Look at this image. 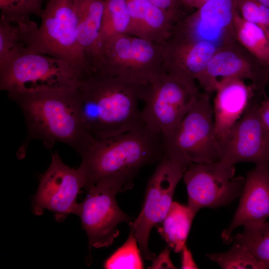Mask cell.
I'll return each mask as SVG.
<instances>
[{"label":"cell","mask_w":269,"mask_h":269,"mask_svg":"<svg viewBox=\"0 0 269 269\" xmlns=\"http://www.w3.org/2000/svg\"><path fill=\"white\" fill-rule=\"evenodd\" d=\"M188 167L164 154L147 182L140 212L128 223L130 232L134 235L141 255L146 260L152 261L156 256L148 248L151 231L166 216L176 186Z\"/></svg>","instance_id":"obj_8"},{"label":"cell","mask_w":269,"mask_h":269,"mask_svg":"<svg viewBox=\"0 0 269 269\" xmlns=\"http://www.w3.org/2000/svg\"><path fill=\"white\" fill-rule=\"evenodd\" d=\"M234 165L221 161L192 163L183 178L188 194V206L195 213L203 208L227 205L243 191L246 178L235 177Z\"/></svg>","instance_id":"obj_10"},{"label":"cell","mask_w":269,"mask_h":269,"mask_svg":"<svg viewBox=\"0 0 269 269\" xmlns=\"http://www.w3.org/2000/svg\"><path fill=\"white\" fill-rule=\"evenodd\" d=\"M181 253V269H198V267L193 258L191 252L187 248L186 245L184 247Z\"/></svg>","instance_id":"obj_32"},{"label":"cell","mask_w":269,"mask_h":269,"mask_svg":"<svg viewBox=\"0 0 269 269\" xmlns=\"http://www.w3.org/2000/svg\"><path fill=\"white\" fill-rule=\"evenodd\" d=\"M84 185V178L79 170L66 165L55 151L48 168L40 178L32 202L33 213L40 216L47 209L54 213L57 222H61L69 214H75L79 204L77 198Z\"/></svg>","instance_id":"obj_12"},{"label":"cell","mask_w":269,"mask_h":269,"mask_svg":"<svg viewBox=\"0 0 269 269\" xmlns=\"http://www.w3.org/2000/svg\"><path fill=\"white\" fill-rule=\"evenodd\" d=\"M261 3L269 8V0H257Z\"/></svg>","instance_id":"obj_36"},{"label":"cell","mask_w":269,"mask_h":269,"mask_svg":"<svg viewBox=\"0 0 269 269\" xmlns=\"http://www.w3.org/2000/svg\"><path fill=\"white\" fill-rule=\"evenodd\" d=\"M207 257L223 269H265L247 247L235 242L228 251L208 254Z\"/></svg>","instance_id":"obj_26"},{"label":"cell","mask_w":269,"mask_h":269,"mask_svg":"<svg viewBox=\"0 0 269 269\" xmlns=\"http://www.w3.org/2000/svg\"><path fill=\"white\" fill-rule=\"evenodd\" d=\"M219 78L250 80L262 93L269 70L236 40L217 48L197 81L204 92L210 94L215 91Z\"/></svg>","instance_id":"obj_15"},{"label":"cell","mask_w":269,"mask_h":269,"mask_svg":"<svg viewBox=\"0 0 269 269\" xmlns=\"http://www.w3.org/2000/svg\"><path fill=\"white\" fill-rule=\"evenodd\" d=\"M268 158H269V131L268 132Z\"/></svg>","instance_id":"obj_37"},{"label":"cell","mask_w":269,"mask_h":269,"mask_svg":"<svg viewBox=\"0 0 269 269\" xmlns=\"http://www.w3.org/2000/svg\"><path fill=\"white\" fill-rule=\"evenodd\" d=\"M38 26L29 19L0 18V66L26 53H39Z\"/></svg>","instance_id":"obj_20"},{"label":"cell","mask_w":269,"mask_h":269,"mask_svg":"<svg viewBox=\"0 0 269 269\" xmlns=\"http://www.w3.org/2000/svg\"><path fill=\"white\" fill-rule=\"evenodd\" d=\"M164 72L196 81L205 70L217 47L205 41H197L172 34L161 43Z\"/></svg>","instance_id":"obj_18"},{"label":"cell","mask_w":269,"mask_h":269,"mask_svg":"<svg viewBox=\"0 0 269 269\" xmlns=\"http://www.w3.org/2000/svg\"><path fill=\"white\" fill-rule=\"evenodd\" d=\"M81 79L67 61L39 53L20 54L0 66V89L8 94L71 91Z\"/></svg>","instance_id":"obj_5"},{"label":"cell","mask_w":269,"mask_h":269,"mask_svg":"<svg viewBox=\"0 0 269 269\" xmlns=\"http://www.w3.org/2000/svg\"><path fill=\"white\" fill-rule=\"evenodd\" d=\"M259 110L262 121L269 131V98H266L260 103Z\"/></svg>","instance_id":"obj_33"},{"label":"cell","mask_w":269,"mask_h":269,"mask_svg":"<svg viewBox=\"0 0 269 269\" xmlns=\"http://www.w3.org/2000/svg\"><path fill=\"white\" fill-rule=\"evenodd\" d=\"M259 104L255 96L221 148L219 161L234 165L242 162L269 164V131L260 116Z\"/></svg>","instance_id":"obj_14"},{"label":"cell","mask_w":269,"mask_h":269,"mask_svg":"<svg viewBox=\"0 0 269 269\" xmlns=\"http://www.w3.org/2000/svg\"><path fill=\"white\" fill-rule=\"evenodd\" d=\"M87 191L88 194L78 204L75 215L80 218L90 248L109 247L119 235V225L134 219L118 205L116 196L122 192L117 186L100 182Z\"/></svg>","instance_id":"obj_11"},{"label":"cell","mask_w":269,"mask_h":269,"mask_svg":"<svg viewBox=\"0 0 269 269\" xmlns=\"http://www.w3.org/2000/svg\"><path fill=\"white\" fill-rule=\"evenodd\" d=\"M103 267L107 269L144 268L140 249L132 233L124 244L106 260Z\"/></svg>","instance_id":"obj_27"},{"label":"cell","mask_w":269,"mask_h":269,"mask_svg":"<svg viewBox=\"0 0 269 269\" xmlns=\"http://www.w3.org/2000/svg\"><path fill=\"white\" fill-rule=\"evenodd\" d=\"M38 29L41 53L69 63L81 79L92 73L78 40L73 0H48Z\"/></svg>","instance_id":"obj_9"},{"label":"cell","mask_w":269,"mask_h":269,"mask_svg":"<svg viewBox=\"0 0 269 269\" xmlns=\"http://www.w3.org/2000/svg\"><path fill=\"white\" fill-rule=\"evenodd\" d=\"M196 214L188 205L173 201L166 216L158 225V232L174 252H181L186 245Z\"/></svg>","instance_id":"obj_22"},{"label":"cell","mask_w":269,"mask_h":269,"mask_svg":"<svg viewBox=\"0 0 269 269\" xmlns=\"http://www.w3.org/2000/svg\"><path fill=\"white\" fill-rule=\"evenodd\" d=\"M169 14L176 22L182 20L188 14L178 0H146Z\"/></svg>","instance_id":"obj_30"},{"label":"cell","mask_w":269,"mask_h":269,"mask_svg":"<svg viewBox=\"0 0 269 269\" xmlns=\"http://www.w3.org/2000/svg\"><path fill=\"white\" fill-rule=\"evenodd\" d=\"M200 94L195 81L164 72L144 87L141 118L144 128L162 138L168 136Z\"/></svg>","instance_id":"obj_6"},{"label":"cell","mask_w":269,"mask_h":269,"mask_svg":"<svg viewBox=\"0 0 269 269\" xmlns=\"http://www.w3.org/2000/svg\"><path fill=\"white\" fill-rule=\"evenodd\" d=\"M79 44L91 72L99 51L104 0H73Z\"/></svg>","instance_id":"obj_21"},{"label":"cell","mask_w":269,"mask_h":269,"mask_svg":"<svg viewBox=\"0 0 269 269\" xmlns=\"http://www.w3.org/2000/svg\"><path fill=\"white\" fill-rule=\"evenodd\" d=\"M234 28L236 40L269 70V34L260 26L235 15Z\"/></svg>","instance_id":"obj_23"},{"label":"cell","mask_w":269,"mask_h":269,"mask_svg":"<svg viewBox=\"0 0 269 269\" xmlns=\"http://www.w3.org/2000/svg\"><path fill=\"white\" fill-rule=\"evenodd\" d=\"M164 155L162 136L144 128L103 139H94L81 156L78 169L87 190L100 182L119 187L122 192L133 186L141 169L158 163Z\"/></svg>","instance_id":"obj_2"},{"label":"cell","mask_w":269,"mask_h":269,"mask_svg":"<svg viewBox=\"0 0 269 269\" xmlns=\"http://www.w3.org/2000/svg\"><path fill=\"white\" fill-rule=\"evenodd\" d=\"M257 91L255 85L253 84L247 85L243 80L237 78L218 80L213 107L215 133L220 152L231 130L244 114Z\"/></svg>","instance_id":"obj_17"},{"label":"cell","mask_w":269,"mask_h":269,"mask_svg":"<svg viewBox=\"0 0 269 269\" xmlns=\"http://www.w3.org/2000/svg\"><path fill=\"white\" fill-rule=\"evenodd\" d=\"M236 3L244 20L260 26L269 34V8L257 0H236Z\"/></svg>","instance_id":"obj_29"},{"label":"cell","mask_w":269,"mask_h":269,"mask_svg":"<svg viewBox=\"0 0 269 269\" xmlns=\"http://www.w3.org/2000/svg\"><path fill=\"white\" fill-rule=\"evenodd\" d=\"M42 0H0V17L29 19L32 15L41 16Z\"/></svg>","instance_id":"obj_28"},{"label":"cell","mask_w":269,"mask_h":269,"mask_svg":"<svg viewBox=\"0 0 269 269\" xmlns=\"http://www.w3.org/2000/svg\"><path fill=\"white\" fill-rule=\"evenodd\" d=\"M73 91L8 94L21 108L27 128L19 156L25 154L28 144L34 139L41 140L48 149L56 142L64 143L80 156L87 149L94 138L81 119Z\"/></svg>","instance_id":"obj_3"},{"label":"cell","mask_w":269,"mask_h":269,"mask_svg":"<svg viewBox=\"0 0 269 269\" xmlns=\"http://www.w3.org/2000/svg\"><path fill=\"white\" fill-rule=\"evenodd\" d=\"M236 0H208L175 25L173 33L182 37L205 41L217 48L236 40Z\"/></svg>","instance_id":"obj_13"},{"label":"cell","mask_w":269,"mask_h":269,"mask_svg":"<svg viewBox=\"0 0 269 269\" xmlns=\"http://www.w3.org/2000/svg\"><path fill=\"white\" fill-rule=\"evenodd\" d=\"M240 200L233 220L222 234L225 243L233 239L232 233L241 226L259 224L269 219V164H256L247 174Z\"/></svg>","instance_id":"obj_16"},{"label":"cell","mask_w":269,"mask_h":269,"mask_svg":"<svg viewBox=\"0 0 269 269\" xmlns=\"http://www.w3.org/2000/svg\"><path fill=\"white\" fill-rule=\"evenodd\" d=\"M185 10L194 9V4L195 0H178Z\"/></svg>","instance_id":"obj_34"},{"label":"cell","mask_w":269,"mask_h":269,"mask_svg":"<svg viewBox=\"0 0 269 269\" xmlns=\"http://www.w3.org/2000/svg\"><path fill=\"white\" fill-rule=\"evenodd\" d=\"M162 141L164 154L187 166L192 163L219 161L220 147L209 93H201L177 127Z\"/></svg>","instance_id":"obj_7"},{"label":"cell","mask_w":269,"mask_h":269,"mask_svg":"<svg viewBox=\"0 0 269 269\" xmlns=\"http://www.w3.org/2000/svg\"><path fill=\"white\" fill-rule=\"evenodd\" d=\"M235 242L247 247L263 265L269 269V220L259 224L244 226Z\"/></svg>","instance_id":"obj_25"},{"label":"cell","mask_w":269,"mask_h":269,"mask_svg":"<svg viewBox=\"0 0 269 269\" xmlns=\"http://www.w3.org/2000/svg\"><path fill=\"white\" fill-rule=\"evenodd\" d=\"M130 24L131 16L126 0H104L99 46L113 37L128 34Z\"/></svg>","instance_id":"obj_24"},{"label":"cell","mask_w":269,"mask_h":269,"mask_svg":"<svg viewBox=\"0 0 269 269\" xmlns=\"http://www.w3.org/2000/svg\"><path fill=\"white\" fill-rule=\"evenodd\" d=\"M208 0H195L194 4V8L195 9H196L198 8H199L201 6H202L205 2H206Z\"/></svg>","instance_id":"obj_35"},{"label":"cell","mask_w":269,"mask_h":269,"mask_svg":"<svg viewBox=\"0 0 269 269\" xmlns=\"http://www.w3.org/2000/svg\"><path fill=\"white\" fill-rule=\"evenodd\" d=\"M145 85L97 73L80 81L74 97L83 124L95 139L144 128L139 102Z\"/></svg>","instance_id":"obj_1"},{"label":"cell","mask_w":269,"mask_h":269,"mask_svg":"<svg viewBox=\"0 0 269 269\" xmlns=\"http://www.w3.org/2000/svg\"><path fill=\"white\" fill-rule=\"evenodd\" d=\"M150 269H176L172 263L170 257V251L166 248L158 256L152 260Z\"/></svg>","instance_id":"obj_31"},{"label":"cell","mask_w":269,"mask_h":269,"mask_svg":"<svg viewBox=\"0 0 269 269\" xmlns=\"http://www.w3.org/2000/svg\"><path fill=\"white\" fill-rule=\"evenodd\" d=\"M163 65L162 44L126 34L100 45L91 71L147 84L164 72Z\"/></svg>","instance_id":"obj_4"},{"label":"cell","mask_w":269,"mask_h":269,"mask_svg":"<svg viewBox=\"0 0 269 269\" xmlns=\"http://www.w3.org/2000/svg\"><path fill=\"white\" fill-rule=\"evenodd\" d=\"M131 24L129 35L161 44L172 34L177 23L167 12L146 0H126Z\"/></svg>","instance_id":"obj_19"}]
</instances>
